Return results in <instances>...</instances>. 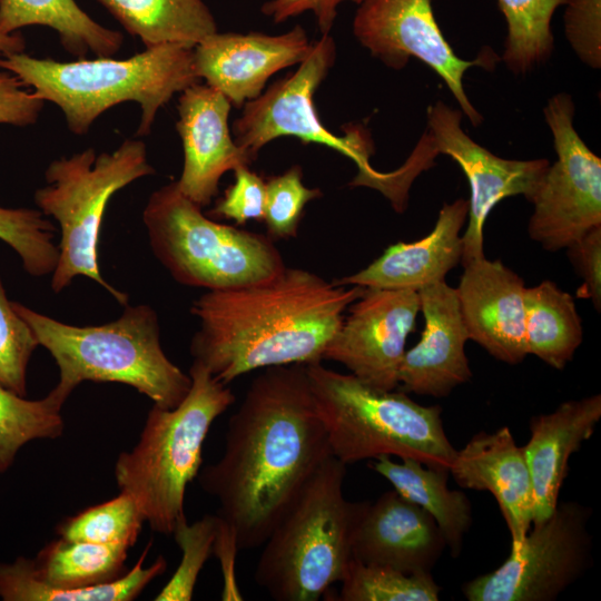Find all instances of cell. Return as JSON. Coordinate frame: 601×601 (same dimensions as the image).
Returning a JSON list of instances; mask_svg holds the SVG:
<instances>
[{"instance_id":"1","label":"cell","mask_w":601,"mask_h":601,"mask_svg":"<svg viewBox=\"0 0 601 601\" xmlns=\"http://www.w3.org/2000/svg\"><path fill=\"white\" fill-rule=\"evenodd\" d=\"M333 456L316 411L306 364L265 368L227 425L221 457L199 471V485L239 550L262 546L298 491Z\"/></svg>"},{"instance_id":"2","label":"cell","mask_w":601,"mask_h":601,"mask_svg":"<svg viewBox=\"0 0 601 601\" xmlns=\"http://www.w3.org/2000/svg\"><path fill=\"white\" fill-rule=\"evenodd\" d=\"M364 290L289 267L264 283L207 290L190 306L199 323L190 354L226 385L255 370L322 362Z\"/></svg>"},{"instance_id":"3","label":"cell","mask_w":601,"mask_h":601,"mask_svg":"<svg viewBox=\"0 0 601 601\" xmlns=\"http://www.w3.org/2000/svg\"><path fill=\"white\" fill-rule=\"evenodd\" d=\"M0 68L16 75L43 101L58 106L76 135L86 134L107 109L134 101L141 108L136 135L146 136L158 110L199 80L193 49L177 45L145 49L127 59L97 57L68 62L20 52L0 58Z\"/></svg>"},{"instance_id":"4","label":"cell","mask_w":601,"mask_h":601,"mask_svg":"<svg viewBox=\"0 0 601 601\" xmlns=\"http://www.w3.org/2000/svg\"><path fill=\"white\" fill-rule=\"evenodd\" d=\"M40 346L53 357L66 394L82 382L121 383L162 408L177 406L191 380L165 354L156 311L149 305L125 306L115 321L92 326L62 323L12 302Z\"/></svg>"},{"instance_id":"5","label":"cell","mask_w":601,"mask_h":601,"mask_svg":"<svg viewBox=\"0 0 601 601\" xmlns=\"http://www.w3.org/2000/svg\"><path fill=\"white\" fill-rule=\"evenodd\" d=\"M191 385L173 408L154 405L137 444L115 464L120 492L129 494L152 531L171 535L186 519L187 485L199 474L203 446L213 422L236 397L228 385L193 361Z\"/></svg>"},{"instance_id":"6","label":"cell","mask_w":601,"mask_h":601,"mask_svg":"<svg viewBox=\"0 0 601 601\" xmlns=\"http://www.w3.org/2000/svg\"><path fill=\"white\" fill-rule=\"evenodd\" d=\"M346 465L334 456L307 479L263 543L254 580L277 601H316L341 582L364 508L343 493Z\"/></svg>"},{"instance_id":"7","label":"cell","mask_w":601,"mask_h":601,"mask_svg":"<svg viewBox=\"0 0 601 601\" xmlns=\"http://www.w3.org/2000/svg\"><path fill=\"white\" fill-rule=\"evenodd\" d=\"M306 373L332 454L342 463L397 456L449 471L456 450L439 405L424 406L404 392L374 388L322 362L306 364Z\"/></svg>"},{"instance_id":"8","label":"cell","mask_w":601,"mask_h":601,"mask_svg":"<svg viewBox=\"0 0 601 601\" xmlns=\"http://www.w3.org/2000/svg\"><path fill=\"white\" fill-rule=\"evenodd\" d=\"M142 221L155 257L185 286L244 287L273 279L286 268L268 235L213 220L176 181L150 195Z\"/></svg>"},{"instance_id":"9","label":"cell","mask_w":601,"mask_h":601,"mask_svg":"<svg viewBox=\"0 0 601 601\" xmlns=\"http://www.w3.org/2000/svg\"><path fill=\"white\" fill-rule=\"evenodd\" d=\"M154 174L140 139H126L114 151L99 155L90 147L48 165L46 185L36 190L35 203L60 228L59 257L51 274L55 293L83 276L104 287L119 304L128 305V295L107 283L100 273V229L109 199L132 181Z\"/></svg>"},{"instance_id":"10","label":"cell","mask_w":601,"mask_h":601,"mask_svg":"<svg viewBox=\"0 0 601 601\" xmlns=\"http://www.w3.org/2000/svg\"><path fill=\"white\" fill-rule=\"evenodd\" d=\"M151 541L126 571L124 544H100L58 538L33 559L0 563V599L4 601H131L167 568L159 555L144 566Z\"/></svg>"},{"instance_id":"11","label":"cell","mask_w":601,"mask_h":601,"mask_svg":"<svg viewBox=\"0 0 601 601\" xmlns=\"http://www.w3.org/2000/svg\"><path fill=\"white\" fill-rule=\"evenodd\" d=\"M336 58L329 35L313 42L309 55L298 68L274 82L264 93L245 104L233 124L235 142L252 161L269 141L295 137L304 144H319L352 159L358 173L351 186H365L382 191L385 173L370 164L373 146L363 128H351L344 136L331 132L314 106V93L326 78Z\"/></svg>"},{"instance_id":"12","label":"cell","mask_w":601,"mask_h":601,"mask_svg":"<svg viewBox=\"0 0 601 601\" xmlns=\"http://www.w3.org/2000/svg\"><path fill=\"white\" fill-rule=\"evenodd\" d=\"M462 111L442 101L427 108V130L397 168L401 181L413 180L445 154L455 160L467 178L471 197L469 220L462 236V266L484 257L483 228L487 215L502 199L522 195L529 201L538 190L550 162L546 159L515 160L495 156L472 140L461 128Z\"/></svg>"},{"instance_id":"13","label":"cell","mask_w":601,"mask_h":601,"mask_svg":"<svg viewBox=\"0 0 601 601\" xmlns=\"http://www.w3.org/2000/svg\"><path fill=\"white\" fill-rule=\"evenodd\" d=\"M591 509L559 502L494 571L462 587L469 601H553L592 565Z\"/></svg>"},{"instance_id":"14","label":"cell","mask_w":601,"mask_h":601,"mask_svg":"<svg viewBox=\"0 0 601 601\" xmlns=\"http://www.w3.org/2000/svg\"><path fill=\"white\" fill-rule=\"evenodd\" d=\"M543 112L558 158L530 201L528 231L543 249L556 252L601 226V159L573 127L570 95L553 96Z\"/></svg>"},{"instance_id":"15","label":"cell","mask_w":601,"mask_h":601,"mask_svg":"<svg viewBox=\"0 0 601 601\" xmlns=\"http://www.w3.org/2000/svg\"><path fill=\"white\" fill-rule=\"evenodd\" d=\"M353 33L371 55L393 69L404 68L410 58L420 59L445 82L473 125L482 116L469 100L463 77L472 67H493L490 50L474 60L457 57L434 17L431 0H357Z\"/></svg>"},{"instance_id":"16","label":"cell","mask_w":601,"mask_h":601,"mask_svg":"<svg viewBox=\"0 0 601 601\" xmlns=\"http://www.w3.org/2000/svg\"><path fill=\"white\" fill-rule=\"evenodd\" d=\"M347 309L323 359L341 363L374 388L395 390L406 338L421 312L418 292L365 288Z\"/></svg>"},{"instance_id":"17","label":"cell","mask_w":601,"mask_h":601,"mask_svg":"<svg viewBox=\"0 0 601 601\" xmlns=\"http://www.w3.org/2000/svg\"><path fill=\"white\" fill-rule=\"evenodd\" d=\"M312 45L299 24L276 36L216 31L193 49L194 67L199 79L242 107L263 93L274 73L304 61Z\"/></svg>"},{"instance_id":"18","label":"cell","mask_w":601,"mask_h":601,"mask_svg":"<svg viewBox=\"0 0 601 601\" xmlns=\"http://www.w3.org/2000/svg\"><path fill=\"white\" fill-rule=\"evenodd\" d=\"M230 106L221 92L198 82L181 91L178 99L176 129L183 142L184 165L176 184L201 208L218 194L225 173L252 162L230 135Z\"/></svg>"},{"instance_id":"19","label":"cell","mask_w":601,"mask_h":601,"mask_svg":"<svg viewBox=\"0 0 601 601\" xmlns=\"http://www.w3.org/2000/svg\"><path fill=\"white\" fill-rule=\"evenodd\" d=\"M455 289L469 339L501 362L521 363L528 356L523 279L484 256L463 266Z\"/></svg>"},{"instance_id":"20","label":"cell","mask_w":601,"mask_h":601,"mask_svg":"<svg viewBox=\"0 0 601 601\" xmlns=\"http://www.w3.org/2000/svg\"><path fill=\"white\" fill-rule=\"evenodd\" d=\"M445 548L435 520L394 489L365 501L352 536V559L404 573L431 572Z\"/></svg>"},{"instance_id":"21","label":"cell","mask_w":601,"mask_h":601,"mask_svg":"<svg viewBox=\"0 0 601 601\" xmlns=\"http://www.w3.org/2000/svg\"><path fill=\"white\" fill-rule=\"evenodd\" d=\"M418 295L424 329L404 353L398 385L404 392L444 397L472 377L465 354L469 335L454 287L443 280L421 288Z\"/></svg>"},{"instance_id":"22","label":"cell","mask_w":601,"mask_h":601,"mask_svg":"<svg viewBox=\"0 0 601 601\" xmlns=\"http://www.w3.org/2000/svg\"><path fill=\"white\" fill-rule=\"evenodd\" d=\"M449 472L461 487L493 495L509 529L511 550L518 549L533 522L534 494L523 447L510 428L473 435L456 450Z\"/></svg>"},{"instance_id":"23","label":"cell","mask_w":601,"mask_h":601,"mask_svg":"<svg viewBox=\"0 0 601 601\" xmlns=\"http://www.w3.org/2000/svg\"><path fill=\"white\" fill-rule=\"evenodd\" d=\"M469 214V200L443 205L432 231L415 242L396 243L362 270L336 280L364 288L413 289L445 280L462 257L461 230Z\"/></svg>"},{"instance_id":"24","label":"cell","mask_w":601,"mask_h":601,"mask_svg":"<svg viewBox=\"0 0 601 601\" xmlns=\"http://www.w3.org/2000/svg\"><path fill=\"white\" fill-rule=\"evenodd\" d=\"M600 418V394L565 401L553 412L531 418L530 439L522 447L534 494L532 524L556 509L569 460L591 437Z\"/></svg>"},{"instance_id":"25","label":"cell","mask_w":601,"mask_h":601,"mask_svg":"<svg viewBox=\"0 0 601 601\" xmlns=\"http://www.w3.org/2000/svg\"><path fill=\"white\" fill-rule=\"evenodd\" d=\"M370 466L435 520L453 558L461 553L472 524V506L464 492L449 487V471L427 467L413 459L395 462L391 456H380Z\"/></svg>"},{"instance_id":"26","label":"cell","mask_w":601,"mask_h":601,"mask_svg":"<svg viewBox=\"0 0 601 601\" xmlns=\"http://www.w3.org/2000/svg\"><path fill=\"white\" fill-rule=\"evenodd\" d=\"M146 49L177 45L194 49L217 31L203 0H98Z\"/></svg>"},{"instance_id":"27","label":"cell","mask_w":601,"mask_h":601,"mask_svg":"<svg viewBox=\"0 0 601 601\" xmlns=\"http://www.w3.org/2000/svg\"><path fill=\"white\" fill-rule=\"evenodd\" d=\"M36 24L53 29L63 48L77 58L89 52L111 57L124 39L91 19L75 0H0V31L11 35Z\"/></svg>"},{"instance_id":"28","label":"cell","mask_w":601,"mask_h":601,"mask_svg":"<svg viewBox=\"0 0 601 601\" xmlns=\"http://www.w3.org/2000/svg\"><path fill=\"white\" fill-rule=\"evenodd\" d=\"M524 329L528 355L563 370L582 343L583 329L573 297L554 282L525 287Z\"/></svg>"},{"instance_id":"29","label":"cell","mask_w":601,"mask_h":601,"mask_svg":"<svg viewBox=\"0 0 601 601\" xmlns=\"http://www.w3.org/2000/svg\"><path fill=\"white\" fill-rule=\"evenodd\" d=\"M68 397L55 386L43 398L27 400L0 383V473L12 466L30 441L62 435L61 408Z\"/></svg>"},{"instance_id":"30","label":"cell","mask_w":601,"mask_h":601,"mask_svg":"<svg viewBox=\"0 0 601 601\" xmlns=\"http://www.w3.org/2000/svg\"><path fill=\"white\" fill-rule=\"evenodd\" d=\"M565 0H497L508 36L502 56L506 67L521 75L548 60L553 50L551 20Z\"/></svg>"},{"instance_id":"31","label":"cell","mask_w":601,"mask_h":601,"mask_svg":"<svg viewBox=\"0 0 601 601\" xmlns=\"http://www.w3.org/2000/svg\"><path fill=\"white\" fill-rule=\"evenodd\" d=\"M341 584L339 601H437L441 592L431 572L404 573L354 559Z\"/></svg>"},{"instance_id":"32","label":"cell","mask_w":601,"mask_h":601,"mask_svg":"<svg viewBox=\"0 0 601 601\" xmlns=\"http://www.w3.org/2000/svg\"><path fill=\"white\" fill-rule=\"evenodd\" d=\"M144 515L127 493L90 506L65 519L57 526L60 538L100 544H124L131 548L138 540Z\"/></svg>"},{"instance_id":"33","label":"cell","mask_w":601,"mask_h":601,"mask_svg":"<svg viewBox=\"0 0 601 601\" xmlns=\"http://www.w3.org/2000/svg\"><path fill=\"white\" fill-rule=\"evenodd\" d=\"M55 233V225L39 209L0 206V239L18 254L31 276L53 273L59 257Z\"/></svg>"},{"instance_id":"34","label":"cell","mask_w":601,"mask_h":601,"mask_svg":"<svg viewBox=\"0 0 601 601\" xmlns=\"http://www.w3.org/2000/svg\"><path fill=\"white\" fill-rule=\"evenodd\" d=\"M217 528V514H207L191 524L187 522V519L177 524L171 535L181 550V560L155 600L189 601L193 599L198 574L214 553Z\"/></svg>"},{"instance_id":"35","label":"cell","mask_w":601,"mask_h":601,"mask_svg":"<svg viewBox=\"0 0 601 601\" xmlns=\"http://www.w3.org/2000/svg\"><path fill=\"white\" fill-rule=\"evenodd\" d=\"M265 185L263 221L266 225L267 235L273 240L297 237L304 208L309 201L322 196L321 189L308 188L304 185L299 165L269 177Z\"/></svg>"},{"instance_id":"36","label":"cell","mask_w":601,"mask_h":601,"mask_svg":"<svg viewBox=\"0 0 601 601\" xmlns=\"http://www.w3.org/2000/svg\"><path fill=\"white\" fill-rule=\"evenodd\" d=\"M38 339L29 324L14 311L0 278V383L26 396L27 367Z\"/></svg>"},{"instance_id":"37","label":"cell","mask_w":601,"mask_h":601,"mask_svg":"<svg viewBox=\"0 0 601 601\" xmlns=\"http://www.w3.org/2000/svg\"><path fill=\"white\" fill-rule=\"evenodd\" d=\"M234 175V184L225 190L209 215L234 220L237 225H244L249 220H263L266 199L265 180L248 166L236 168Z\"/></svg>"},{"instance_id":"38","label":"cell","mask_w":601,"mask_h":601,"mask_svg":"<svg viewBox=\"0 0 601 601\" xmlns=\"http://www.w3.org/2000/svg\"><path fill=\"white\" fill-rule=\"evenodd\" d=\"M565 33L578 56L592 68L601 65V0H565Z\"/></svg>"},{"instance_id":"39","label":"cell","mask_w":601,"mask_h":601,"mask_svg":"<svg viewBox=\"0 0 601 601\" xmlns=\"http://www.w3.org/2000/svg\"><path fill=\"white\" fill-rule=\"evenodd\" d=\"M568 257L583 285L579 289L582 297L590 298L594 308H601V226L594 227L570 244Z\"/></svg>"},{"instance_id":"40","label":"cell","mask_w":601,"mask_h":601,"mask_svg":"<svg viewBox=\"0 0 601 601\" xmlns=\"http://www.w3.org/2000/svg\"><path fill=\"white\" fill-rule=\"evenodd\" d=\"M24 87L12 72L0 71V124L24 127L38 120L45 101Z\"/></svg>"},{"instance_id":"41","label":"cell","mask_w":601,"mask_h":601,"mask_svg":"<svg viewBox=\"0 0 601 601\" xmlns=\"http://www.w3.org/2000/svg\"><path fill=\"white\" fill-rule=\"evenodd\" d=\"M345 1L357 0H267L262 6V12L274 23H280L311 11L322 35H328L337 17L338 7Z\"/></svg>"},{"instance_id":"42","label":"cell","mask_w":601,"mask_h":601,"mask_svg":"<svg viewBox=\"0 0 601 601\" xmlns=\"http://www.w3.org/2000/svg\"><path fill=\"white\" fill-rule=\"evenodd\" d=\"M26 42L19 33H3L0 31V58L13 53L24 52Z\"/></svg>"}]
</instances>
